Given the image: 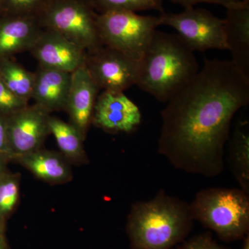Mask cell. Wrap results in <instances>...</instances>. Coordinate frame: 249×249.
Returning a JSON list of instances; mask_svg holds the SVG:
<instances>
[{
    "instance_id": "1",
    "label": "cell",
    "mask_w": 249,
    "mask_h": 249,
    "mask_svg": "<svg viewBox=\"0 0 249 249\" xmlns=\"http://www.w3.org/2000/svg\"><path fill=\"white\" fill-rule=\"evenodd\" d=\"M161 111L158 152L177 169L215 178L234 116L249 103V78L231 60L206 59Z\"/></svg>"
},
{
    "instance_id": "2",
    "label": "cell",
    "mask_w": 249,
    "mask_h": 249,
    "mask_svg": "<svg viewBox=\"0 0 249 249\" xmlns=\"http://www.w3.org/2000/svg\"><path fill=\"white\" fill-rule=\"evenodd\" d=\"M191 206L163 190L147 201L132 205L127 222L132 249H171L193 228Z\"/></svg>"
},
{
    "instance_id": "3",
    "label": "cell",
    "mask_w": 249,
    "mask_h": 249,
    "mask_svg": "<svg viewBox=\"0 0 249 249\" xmlns=\"http://www.w3.org/2000/svg\"><path fill=\"white\" fill-rule=\"evenodd\" d=\"M141 62L137 86L167 103L199 70L194 52L178 34L156 30Z\"/></svg>"
},
{
    "instance_id": "4",
    "label": "cell",
    "mask_w": 249,
    "mask_h": 249,
    "mask_svg": "<svg viewBox=\"0 0 249 249\" xmlns=\"http://www.w3.org/2000/svg\"><path fill=\"white\" fill-rule=\"evenodd\" d=\"M190 206L195 220L213 231L222 240H240L249 233V194L242 189L202 190Z\"/></svg>"
},
{
    "instance_id": "5",
    "label": "cell",
    "mask_w": 249,
    "mask_h": 249,
    "mask_svg": "<svg viewBox=\"0 0 249 249\" xmlns=\"http://www.w3.org/2000/svg\"><path fill=\"white\" fill-rule=\"evenodd\" d=\"M98 35L103 45L141 62L151 42L159 17L132 11H112L97 15Z\"/></svg>"
},
{
    "instance_id": "6",
    "label": "cell",
    "mask_w": 249,
    "mask_h": 249,
    "mask_svg": "<svg viewBox=\"0 0 249 249\" xmlns=\"http://www.w3.org/2000/svg\"><path fill=\"white\" fill-rule=\"evenodd\" d=\"M97 15L88 0H52L40 19L44 28L57 31L88 52L103 45Z\"/></svg>"
},
{
    "instance_id": "7",
    "label": "cell",
    "mask_w": 249,
    "mask_h": 249,
    "mask_svg": "<svg viewBox=\"0 0 249 249\" xmlns=\"http://www.w3.org/2000/svg\"><path fill=\"white\" fill-rule=\"evenodd\" d=\"M159 20L160 25L175 29L193 52L227 50L224 19L209 10L191 7L178 14L163 12L159 16Z\"/></svg>"
},
{
    "instance_id": "8",
    "label": "cell",
    "mask_w": 249,
    "mask_h": 249,
    "mask_svg": "<svg viewBox=\"0 0 249 249\" xmlns=\"http://www.w3.org/2000/svg\"><path fill=\"white\" fill-rule=\"evenodd\" d=\"M85 66L99 90L124 92L137 85L141 62L103 45L86 52Z\"/></svg>"
},
{
    "instance_id": "9",
    "label": "cell",
    "mask_w": 249,
    "mask_h": 249,
    "mask_svg": "<svg viewBox=\"0 0 249 249\" xmlns=\"http://www.w3.org/2000/svg\"><path fill=\"white\" fill-rule=\"evenodd\" d=\"M50 116L35 103L7 116L8 155L11 160L42 148L51 134Z\"/></svg>"
},
{
    "instance_id": "10",
    "label": "cell",
    "mask_w": 249,
    "mask_h": 249,
    "mask_svg": "<svg viewBox=\"0 0 249 249\" xmlns=\"http://www.w3.org/2000/svg\"><path fill=\"white\" fill-rule=\"evenodd\" d=\"M138 106L124 92L103 91L93 108L91 124L108 133H131L142 123Z\"/></svg>"
},
{
    "instance_id": "11",
    "label": "cell",
    "mask_w": 249,
    "mask_h": 249,
    "mask_svg": "<svg viewBox=\"0 0 249 249\" xmlns=\"http://www.w3.org/2000/svg\"><path fill=\"white\" fill-rule=\"evenodd\" d=\"M39 66L73 73L85 65L86 51L52 29L44 28L29 51Z\"/></svg>"
},
{
    "instance_id": "12",
    "label": "cell",
    "mask_w": 249,
    "mask_h": 249,
    "mask_svg": "<svg viewBox=\"0 0 249 249\" xmlns=\"http://www.w3.org/2000/svg\"><path fill=\"white\" fill-rule=\"evenodd\" d=\"M99 91L85 65L71 73V86L65 110L70 116V123L85 139L91 124L93 108Z\"/></svg>"
},
{
    "instance_id": "13",
    "label": "cell",
    "mask_w": 249,
    "mask_h": 249,
    "mask_svg": "<svg viewBox=\"0 0 249 249\" xmlns=\"http://www.w3.org/2000/svg\"><path fill=\"white\" fill-rule=\"evenodd\" d=\"M44 27L40 18L0 16V60L30 51Z\"/></svg>"
},
{
    "instance_id": "14",
    "label": "cell",
    "mask_w": 249,
    "mask_h": 249,
    "mask_svg": "<svg viewBox=\"0 0 249 249\" xmlns=\"http://www.w3.org/2000/svg\"><path fill=\"white\" fill-rule=\"evenodd\" d=\"M71 73L39 66L35 72L31 98L50 114L65 110L71 86Z\"/></svg>"
},
{
    "instance_id": "15",
    "label": "cell",
    "mask_w": 249,
    "mask_h": 249,
    "mask_svg": "<svg viewBox=\"0 0 249 249\" xmlns=\"http://www.w3.org/2000/svg\"><path fill=\"white\" fill-rule=\"evenodd\" d=\"M224 34L231 61L249 78V2L227 9Z\"/></svg>"
},
{
    "instance_id": "16",
    "label": "cell",
    "mask_w": 249,
    "mask_h": 249,
    "mask_svg": "<svg viewBox=\"0 0 249 249\" xmlns=\"http://www.w3.org/2000/svg\"><path fill=\"white\" fill-rule=\"evenodd\" d=\"M13 160L49 184L68 183L73 178L71 164L60 152L41 148Z\"/></svg>"
},
{
    "instance_id": "17",
    "label": "cell",
    "mask_w": 249,
    "mask_h": 249,
    "mask_svg": "<svg viewBox=\"0 0 249 249\" xmlns=\"http://www.w3.org/2000/svg\"><path fill=\"white\" fill-rule=\"evenodd\" d=\"M51 134H53L58 144L60 153L70 164L83 165L88 163L85 152V138L71 123L50 116L49 121Z\"/></svg>"
},
{
    "instance_id": "18",
    "label": "cell",
    "mask_w": 249,
    "mask_h": 249,
    "mask_svg": "<svg viewBox=\"0 0 249 249\" xmlns=\"http://www.w3.org/2000/svg\"><path fill=\"white\" fill-rule=\"evenodd\" d=\"M229 167L242 191L249 194V122H240L231 139Z\"/></svg>"
},
{
    "instance_id": "19",
    "label": "cell",
    "mask_w": 249,
    "mask_h": 249,
    "mask_svg": "<svg viewBox=\"0 0 249 249\" xmlns=\"http://www.w3.org/2000/svg\"><path fill=\"white\" fill-rule=\"evenodd\" d=\"M0 78L15 95L29 103L32 98L35 73L28 71L12 58L0 60Z\"/></svg>"
},
{
    "instance_id": "20",
    "label": "cell",
    "mask_w": 249,
    "mask_h": 249,
    "mask_svg": "<svg viewBox=\"0 0 249 249\" xmlns=\"http://www.w3.org/2000/svg\"><path fill=\"white\" fill-rule=\"evenodd\" d=\"M98 14L112 11H138L155 10L165 12L162 0H88Z\"/></svg>"
},
{
    "instance_id": "21",
    "label": "cell",
    "mask_w": 249,
    "mask_h": 249,
    "mask_svg": "<svg viewBox=\"0 0 249 249\" xmlns=\"http://www.w3.org/2000/svg\"><path fill=\"white\" fill-rule=\"evenodd\" d=\"M20 175L8 171L0 176V221L5 223L19 199Z\"/></svg>"
},
{
    "instance_id": "22",
    "label": "cell",
    "mask_w": 249,
    "mask_h": 249,
    "mask_svg": "<svg viewBox=\"0 0 249 249\" xmlns=\"http://www.w3.org/2000/svg\"><path fill=\"white\" fill-rule=\"evenodd\" d=\"M52 0H0L1 15L40 17Z\"/></svg>"
},
{
    "instance_id": "23",
    "label": "cell",
    "mask_w": 249,
    "mask_h": 249,
    "mask_svg": "<svg viewBox=\"0 0 249 249\" xmlns=\"http://www.w3.org/2000/svg\"><path fill=\"white\" fill-rule=\"evenodd\" d=\"M27 106L29 103L15 95L0 78V115H11Z\"/></svg>"
},
{
    "instance_id": "24",
    "label": "cell",
    "mask_w": 249,
    "mask_h": 249,
    "mask_svg": "<svg viewBox=\"0 0 249 249\" xmlns=\"http://www.w3.org/2000/svg\"><path fill=\"white\" fill-rule=\"evenodd\" d=\"M178 249H230L219 245L209 233L200 234L186 241Z\"/></svg>"
},
{
    "instance_id": "25",
    "label": "cell",
    "mask_w": 249,
    "mask_h": 249,
    "mask_svg": "<svg viewBox=\"0 0 249 249\" xmlns=\"http://www.w3.org/2000/svg\"><path fill=\"white\" fill-rule=\"evenodd\" d=\"M169 1L173 4L183 6L184 9L195 7L196 5L200 3H207V4L219 5L225 7L227 9H229L243 6L249 2V1H242L239 0H169Z\"/></svg>"
},
{
    "instance_id": "26",
    "label": "cell",
    "mask_w": 249,
    "mask_h": 249,
    "mask_svg": "<svg viewBox=\"0 0 249 249\" xmlns=\"http://www.w3.org/2000/svg\"><path fill=\"white\" fill-rule=\"evenodd\" d=\"M0 153L8 155L7 116L2 115H0Z\"/></svg>"
},
{
    "instance_id": "27",
    "label": "cell",
    "mask_w": 249,
    "mask_h": 249,
    "mask_svg": "<svg viewBox=\"0 0 249 249\" xmlns=\"http://www.w3.org/2000/svg\"><path fill=\"white\" fill-rule=\"evenodd\" d=\"M11 159L6 154L0 153V176L8 172V164Z\"/></svg>"
},
{
    "instance_id": "28",
    "label": "cell",
    "mask_w": 249,
    "mask_h": 249,
    "mask_svg": "<svg viewBox=\"0 0 249 249\" xmlns=\"http://www.w3.org/2000/svg\"><path fill=\"white\" fill-rule=\"evenodd\" d=\"M0 249H9L4 234L0 233Z\"/></svg>"
},
{
    "instance_id": "29",
    "label": "cell",
    "mask_w": 249,
    "mask_h": 249,
    "mask_svg": "<svg viewBox=\"0 0 249 249\" xmlns=\"http://www.w3.org/2000/svg\"><path fill=\"white\" fill-rule=\"evenodd\" d=\"M242 249H249V233L247 234V236L246 235L244 237L243 246H242Z\"/></svg>"
},
{
    "instance_id": "30",
    "label": "cell",
    "mask_w": 249,
    "mask_h": 249,
    "mask_svg": "<svg viewBox=\"0 0 249 249\" xmlns=\"http://www.w3.org/2000/svg\"><path fill=\"white\" fill-rule=\"evenodd\" d=\"M4 224L5 223L0 221V233L4 234Z\"/></svg>"
},
{
    "instance_id": "31",
    "label": "cell",
    "mask_w": 249,
    "mask_h": 249,
    "mask_svg": "<svg viewBox=\"0 0 249 249\" xmlns=\"http://www.w3.org/2000/svg\"><path fill=\"white\" fill-rule=\"evenodd\" d=\"M239 1H249V0H239Z\"/></svg>"
},
{
    "instance_id": "32",
    "label": "cell",
    "mask_w": 249,
    "mask_h": 249,
    "mask_svg": "<svg viewBox=\"0 0 249 249\" xmlns=\"http://www.w3.org/2000/svg\"><path fill=\"white\" fill-rule=\"evenodd\" d=\"M1 16V11H0V16Z\"/></svg>"
}]
</instances>
